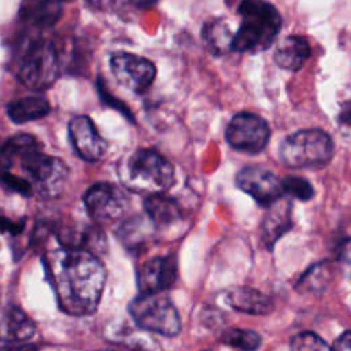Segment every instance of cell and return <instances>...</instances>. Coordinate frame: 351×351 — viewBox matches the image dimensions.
I'll return each mask as SVG.
<instances>
[{
  "label": "cell",
  "mask_w": 351,
  "mask_h": 351,
  "mask_svg": "<svg viewBox=\"0 0 351 351\" xmlns=\"http://www.w3.org/2000/svg\"><path fill=\"white\" fill-rule=\"evenodd\" d=\"M339 122L346 126H351V101H347L341 106L339 114Z\"/></svg>",
  "instance_id": "836d02e7"
},
{
  "label": "cell",
  "mask_w": 351,
  "mask_h": 351,
  "mask_svg": "<svg viewBox=\"0 0 351 351\" xmlns=\"http://www.w3.org/2000/svg\"><path fill=\"white\" fill-rule=\"evenodd\" d=\"M84 203L88 214L97 225H110L119 221L129 208V197L114 184L99 182L90 186Z\"/></svg>",
  "instance_id": "ba28073f"
},
{
  "label": "cell",
  "mask_w": 351,
  "mask_h": 351,
  "mask_svg": "<svg viewBox=\"0 0 351 351\" xmlns=\"http://www.w3.org/2000/svg\"><path fill=\"white\" fill-rule=\"evenodd\" d=\"M0 186L7 192L19 193L22 196H32L34 195L32 184L22 176L14 173H5L0 177Z\"/></svg>",
  "instance_id": "f1b7e54d"
},
{
  "label": "cell",
  "mask_w": 351,
  "mask_h": 351,
  "mask_svg": "<svg viewBox=\"0 0 351 351\" xmlns=\"http://www.w3.org/2000/svg\"><path fill=\"white\" fill-rule=\"evenodd\" d=\"M56 1H59V3H60V1H70V0H56Z\"/></svg>",
  "instance_id": "f35d334b"
},
{
  "label": "cell",
  "mask_w": 351,
  "mask_h": 351,
  "mask_svg": "<svg viewBox=\"0 0 351 351\" xmlns=\"http://www.w3.org/2000/svg\"><path fill=\"white\" fill-rule=\"evenodd\" d=\"M226 141L234 149L258 154L261 152L270 137L267 122L256 114L240 112L234 115L225 132Z\"/></svg>",
  "instance_id": "9c48e42d"
},
{
  "label": "cell",
  "mask_w": 351,
  "mask_h": 351,
  "mask_svg": "<svg viewBox=\"0 0 351 351\" xmlns=\"http://www.w3.org/2000/svg\"><path fill=\"white\" fill-rule=\"evenodd\" d=\"M226 303L237 311L263 315L273 311V300L263 292L251 287H233L225 293Z\"/></svg>",
  "instance_id": "2e32d148"
},
{
  "label": "cell",
  "mask_w": 351,
  "mask_h": 351,
  "mask_svg": "<svg viewBox=\"0 0 351 351\" xmlns=\"http://www.w3.org/2000/svg\"><path fill=\"white\" fill-rule=\"evenodd\" d=\"M281 181H282L284 195H289L302 202H308L315 195L313 185L308 182V180H306L303 177L288 176V177L282 178Z\"/></svg>",
  "instance_id": "4316f807"
},
{
  "label": "cell",
  "mask_w": 351,
  "mask_h": 351,
  "mask_svg": "<svg viewBox=\"0 0 351 351\" xmlns=\"http://www.w3.org/2000/svg\"><path fill=\"white\" fill-rule=\"evenodd\" d=\"M177 278V259L174 255L156 256L144 262L137 270L140 293H159L169 289Z\"/></svg>",
  "instance_id": "7c38bea8"
},
{
  "label": "cell",
  "mask_w": 351,
  "mask_h": 351,
  "mask_svg": "<svg viewBox=\"0 0 351 351\" xmlns=\"http://www.w3.org/2000/svg\"><path fill=\"white\" fill-rule=\"evenodd\" d=\"M144 210L156 229H166L181 219L178 203L162 193L149 195L144 202Z\"/></svg>",
  "instance_id": "d6986e66"
},
{
  "label": "cell",
  "mask_w": 351,
  "mask_h": 351,
  "mask_svg": "<svg viewBox=\"0 0 351 351\" xmlns=\"http://www.w3.org/2000/svg\"><path fill=\"white\" fill-rule=\"evenodd\" d=\"M40 147L27 148L18 155L22 177L32 184L36 195L43 199H53L60 196L64 189L69 167L62 159L41 152Z\"/></svg>",
  "instance_id": "277c9868"
},
{
  "label": "cell",
  "mask_w": 351,
  "mask_h": 351,
  "mask_svg": "<svg viewBox=\"0 0 351 351\" xmlns=\"http://www.w3.org/2000/svg\"><path fill=\"white\" fill-rule=\"evenodd\" d=\"M86 1H89V3H92V4H97L100 0H86Z\"/></svg>",
  "instance_id": "74e56055"
},
{
  "label": "cell",
  "mask_w": 351,
  "mask_h": 351,
  "mask_svg": "<svg viewBox=\"0 0 351 351\" xmlns=\"http://www.w3.org/2000/svg\"><path fill=\"white\" fill-rule=\"evenodd\" d=\"M43 265L64 313L88 315L97 308L106 284V269L93 252L60 247L48 251L43 256Z\"/></svg>",
  "instance_id": "6da1fadb"
},
{
  "label": "cell",
  "mask_w": 351,
  "mask_h": 351,
  "mask_svg": "<svg viewBox=\"0 0 351 351\" xmlns=\"http://www.w3.org/2000/svg\"><path fill=\"white\" fill-rule=\"evenodd\" d=\"M0 351H38V348L36 346H29V344H8L5 347H1Z\"/></svg>",
  "instance_id": "e575fe53"
},
{
  "label": "cell",
  "mask_w": 351,
  "mask_h": 351,
  "mask_svg": "<svg viewBox=\"0 0 351 351\" xmlns=\"http://www.w3.org/2000/svg\"><path fill=\"white\" fill-rule=\"evenodd\" d=\"M25 228V219H11L0 214V232L16 236Z\"/></svg>",
  "instance_id": "f546056e"
},
{
  "label": "cell",
  "mask_w": 351,
  "mask_h": 351,
  "mask_svg": "<svg viewBox=\"0 0 351 351\" xmlns=\"http://www.w3.org/2000/svg\"><path fill=\"white\" fill-rule=\"evenodd\" d=\"M59 69V55L55 45L41 40L30 44L19 62L16 75L27 88L44 90L56 81Z\"/></svg>",
  "instance_id": "52a82bcc"
},
{
  "label": "cell",
  "mask_w": 351,
  "mask_h": 351,
  "mask_svg": "<svg viewBox=\"0 0 351 351\" xmlns=\"http://www.w3.org/2000/svg\"><path fill=\"white\" fill-rule=\"evenodd\" d=\"M292 206L289 200L280 197L269 206V210L262 219L261 239L266 248H271L277 240L292 228Z\"/></svg>",
  "instance_id": "5bb4252c"
},
{
  "label": "cell",
  "mask_w": 351,
  "mask_h": 351,
  "mask_svg": "<svg viewBox=\"0 0 351 351\" xmlns=\"http://www.w3.org/2000/svg\"><path fill=\"white\" fill-rule=\"evenodd\" d=\"M311 55V47L304 37L288 36L274 51V62L285 70L296 71L303 67Z\"/></svg>",
  "instance_id": "ac0fdd59"
},
{
  "label": "cell",
  "mask_w": 351,
  "mask_h": 351,
  "mask_svg": "<svg viewBox=\"0 0 351 351\" xmlns=\"http://www.w3.org/2000/svg\"><path fill=\"white\" fill-rule=\"evenodd\" d=\"M41 145L33 136L30 134H16L8 138L0 147V177L8 171H11L15 158L25 149Z\"/></svg>",
  "instance_id": "cb8c5ba5"
},
{
  "label": "cell",
  "mask_w": 351,
  "mask_h": 351,
  "mask_svg": "<svg viewBox=\"0 0 351 351\" xmlns=\"http://www.w3.org/2000/svg\"><path fill=\"white\" fill-rule=\"evenodd\" d=\"M155 230L156 228L148 217L134 215L121 223L117 234L125 247L138 248L154 237Z\"/></svg>",
  "instance_id": "ffe728a7"
},
{
  "label": "cell",
  "mask_w": 351,
  "mask_h": 351,
  "mask_svg": "<svg viewBox=\"0 0 351 351\" xmlns=\"http://www.w3.org/2000/svg\"><path fill=\"white\" fill-rule=\"evenodd\" d=\"M339 261L344 266L347 276L351 278V239L343 241L339 250Z\"/></svg>",
  "instance_id": "4dcf8cb0"
},
{
  "label": "cell",
  "mask_w": 351,
  "mask_h": 351,
  "mask_svg": "<svg viewBox=\"0 0 351 351\" xmlns=\"http://www.w3.org/2000/svg\"><path fill=\"white\" fill-rule=\"evenodd\" d=\"M330 277V270L326 266V263H318L313 267H310L300 278L298 282L299 289H314L319 291L326 287L328 280Z\"/></svg>",
  "instance_id": "484cf974"
},
{
  "label": "cell",
  "mask_w": 351,
  "mask_h": 351,
  "mask_svg": "<svg viewBox=\"0 0 351 351\" xmlns=\"http://www.w3.org/2000/svg\"><path fill=\"white\" fill-rule=\"evenodd\" d=\"M119 180L132 192L158 195L173 185L174 169L156 151L140 148L121 163Z\"/></svg>",
  "instance_id": "7a4b0ae2"
},
{
  "label": "cell",
  "mask_w": 351,
  "mask_h": 351,
  "mask_svg": "<svg viewBox=\"0 0 351 351\" xmlns=\"http://www.w3.org/2000/svg\"><path fill=\"white\" fill-rule=\"evenodd\" d=\"M62 14L63 8L56 0H23L19 5V18L38 29L53 26Z\"/></svg>",
  "instance_id": "e0dca14e"
},
{
  "label": "cell",
  "mask_w": 351,
  "mask_h": 351,
  "mask_svg": "<svg viewBox=\"0 0 351 351\" xmlns=\"http://www.w3.org/2000/svg\"><path fill=\"white\" fill-rule=\"evenodd\" d=\"M202 37L207 48L215 55H223L232 49L233 34L223 21L214 19L207 22L202 29Z\"/></svg>",
  "instance_id": "603a6c76"
},
{
  "label": "cell",
  "mask_w": 351,
  "mask_h": 351,
  "mask_svg": "<svg viewBox=\"0 0 351 351\" xmlns=\"http://www.w3.org/2000/svg\"><path fill=\"white\" fill-rule=\"evenodd\" d=\"M236 185L254 197L259 206L269 207L284 196L282 181L261 166L243 167L236 176Z\"/></svg>",
  "instance_id": "8fae6325"
},
{
  "label": "cell",
  "mask_w": 351,
  "mask_h": 351,
  "mask_svg": "<svg viewBox=\"0 0 351 351\" xmlns=\"http://www.w3.org/2000/svg\"><path fill=\"white\" fill-rule=\"evenodd\" d=\"M99 92H100V96H101V99H103V101H106L108 106H111V107H115V110H118V111H121L123 115H126V117H129L130 119H133V117H132V114H130V111H129V108L125 106V104H122L121 101H118V100H115L106 89H104V86H100L99 85Z\"/></svg>",
  "instance_id": "1f68e13d"
},
{
  "label": "cell",
  "mask_w": 351,
  "mask_h": 351,
  "mask_svg": "<svg viewBox=\"0 0 351 351\" xmlns=\"http://www.w3.org/2000/svg\"><path fill=\"white\" fill-rule=\"evenodd\" d=\"M141 328H133L126 321H115L111 322L106 329V337L115 343V344H123L129 348H147L151 344V339L140 333Z\"/></svg>",
  "instance_id": "7402d4cb"
},
{
  "label": "cell",
  "mask_w": 351,
  "mask_h": 351,
  "mask_svg": "<svg viewBox=\"0 0 351 351\" xmlns=\"http://www.w3.org/2000/svg\"><path fill=\"white\" fill-rule=\"evenodd\" d=\"M291 351H332V347L313 332H302L292 337Z\"/></svg>",
  "instance_id": "83f0119b"
},
{
  "label": "cell",
  "mask_w": 351,
  "mask_h": 351,
  "mask_svg": "<svg viewBox=\"0 0 351 351\" xmlns=\"http://www.w3.org/2000/svg\"><path fill=\"white\" fill-rule=\"evenodd\" d=\"M129 314L143 330L167 337L177 336L181 330V318L167 296L159 293H140L129 304Z\"/></svg>",
  "instance_id": "8992f818"
},
{
  "label": "cell",
  "mask_w": 351,
  "mask_h": 351,
  "mask_svg": "<svg viewBox=\"0 0 351 351\" xmlns=\"http://www.w3.org/2000/svg\"><path fill=\"white\" fill-rule=\"evenodd\" d=\"M219 340L232 347L241 348L243 351H255L259 348L262 343V339L256 332L250 329H239V328L226 329L221 335Z\"/></svg>",
  "instance_id": "d4e9b609"
},
{
  "label": "cell",
  "mask_w": 351,
  "mask_h": 351,
  "mask_svg": "<svg viewBox=\"0 0 351 351\" xmlns=\"http://www.w3.org/2000/svg\"><path fill=\"white\" fill-rule=\"evenodd\" d=\"M51 111L49 103L44 97L27 96L8 104L7 114L15 123H25L44 118Z\"/></svg>",
  "instance_id": "44dd1931"
},
{
  "label": "cell",
  "mask_w": 351,
  "mask_h": 351,
  "mask_svg": "<svg viewBox=\"0 0 351 351\" xmlns=\"http://www.w3.org/2000/svg\"><path fill=\"white\" fill-rule=\"evenodd\" d=\"M239 14L243 22L233 36L232 51L261 52L267 49L281 27L278 11L265 0H243Z\"/></svg>",
  "instance_id": "3957f363"
},
{
  "label": "cell",
  "mask_w": 351,
  "mask_h": 351,
  "mask_svg": "<svg viewBox=\"0 0 351 351\" xmlns=\"http://www.w3.org/2000/svg\"><path fill=\"white\" fill-rule=\"evenodd\" d=\"M332 351H351V332H344L336 340Z\"/></svg>",
  "instance_id": "d6a6232c"
},
{
  "label": "cell",
  "mask_w": 351,
  "mask_h": 351,
  "mask_svg": "<svg viewBox=\"0 0 351 351\" xmlns=\"http://www.w3.org/2000/svg\"><path fill=\"white\" fill-rule=\"evenodd\" d=\"M155 3H156V0H140V5H143V7H149Z\"/></svg>",
  "instance_id": "d590c367"
},
{
  "label": "cell",
  "mask_w": 351,
  "mask_h": 351,
  "mask_svg": "<svg viewBox=\"0 0 351 351\" xmlns=\"http://www.w3.org/2000/svg\"><path fill=\"white\" fill-rule=\"evenodd\" d=\"M332 137L321 129H303L289 134L280 145V158L289 167H318L333 155Z\"/></svg>",
  "instance_id": "5b68a950"
},
{
  "label": "cell",
  "mask_w": 351,
  "mask_h": 351,
  "mask_svg": "<svg viewBox=\"0 0 351 351\" xmlns=\"http://www.w3.org/2000/svg\"><path fill=\"white\" fill-rule=\"evenodd\" d=\"M36 333L32 318L18 306H8L0 322V339L7 344H18L30 340Z\"/></svg>",
  "instance_id": "9a60e30c"
},
{
  "label": "cell",
  "mask_w": 351,
  "mask_h": 351,
  "mask_svg": "<svg viewBox=\"0 0 351 351\" xmlns=\"http://www.w3.org/2000/svg\"><path fill=\"white\" fill-rule=\"evenodd\" d=\"M69 134L74 149L86 162H97L104 156L107 143L86 115H77L69 122Z\"/></svg>",
  "instance_id": "4fadbf2b"
},
{
  "label": "cell",
  "mask_w": 351,
  "mask_h": 351,
  "mask_svg": "<svg viewBox=\"0 0 351 351\" xmlns=\"http://www.w3.org/2000/svg\"><path fill=\"white\" fill-rule=\"evenodd\" d=\"M110 69L121 85L136 93H144L156 75L151 60L129 52H115L110 59Z\"/></svg>",
  "instance_id": "30bf717a"
},
{
  "label": "cell",
  "mask_w": 351,
  "mask_h": 351,
  "mask_svg": "<svg viewBox=\"0 0 351 351\" xmlns=\"http://www.w3.org/2000/svg\"><path fill=\"white\" fill-rule=\"evenodd\" d=\"M99 351H123V350H119V348H101Z\"/></svg>",
  "instance_id": "8d00e7d4"
}]
</instances>
